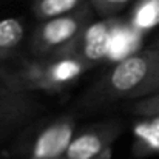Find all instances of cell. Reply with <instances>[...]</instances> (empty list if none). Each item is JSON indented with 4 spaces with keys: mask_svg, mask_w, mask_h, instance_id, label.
Segmentation results:
<instances>
[{
    "mask_svg": "<svg viewBox=\"0 0 159 159\" xmlns=\"http://www.w3.org/2000/svg\"><path fill=\"white\" fill-rule=\"evenodd\" d=\"M158 50H144L117 60L105 76L98 80L82 104L87 108H99L117 101H138L152 94L156 74Z\"/></svg>",
    "mask_w": 159,
    "mask_h": 159,
    "instance_id": "cell-1",
    "label": "cell"
},
{
    "mask_svg": "<svg viewBox=\"0 0 159 159\" xmlns=\"http://www.w3.org/2000/svg\"><path fill=\"white\" fill-rule=\"evenodd\" d=\"M90 68L77 53H63L25 60L16 70L0 68V79L6 90L14 93H60L79 80Z\"/></svg>",
    "mask_w": 159,
    "mask_h": 159,
    "instance_id": "cell-2",
    "label": "cell"
},
{
    "mask_svg": "<svg viewBox=\"0 0 159 159\" xmlns=\"http://www.w3.org/2000/svg\"><path fill=\"white\" fill-rule=\"evenodd\" d=\"M93 17L94 11L88 2L71 14L42 22L33 33L31 51L39 57L76 53L77 40Z\"/></svg>",
    "mask_w": 159,
    "mask_h": 159,
    "instance_id": "cell-3",
    "label": "cell"
},
{
    "mask_svg": "<svg viewBox=\"0 0 159 159\" xmlns=\"http://www.w3.org/2000/svg\"><path fill=\"white\" fill-rule=\"evenodd\" d=\"M74 136V119L71 116L57 117L37 134L28 159H62Z\"/></svg>",
    "mask_w": 159,
    "mask_h": 159,
    "instance_id": "cell-4",
    "label": "cell"
},
{
    "mask_svg": "<svg viewBox=\"0 0 159 159\" xmlns=\"http://www.w3.org/2000/svg\"><path fill=\"white\" fill-rule=\"evenodd\" d=\"M120 133V125L110 122L77 133L62 159H94L110 150Z\"/></svg>",
    "mask_w": 159,
    "mask_h": 159,
    "instance_id": "cell-5",
    "label": "cell"
},
{
    "mask_svg": "<svg viewBox=\"0 0 159 159\" xmlns=\"http://www.w3.org/2000/svg\"><path fill=\"white\" fill-rule=\"evenodd\" d=\"M116 25L117 22L114 19H101L98 22H91L79 37L76 53L90 66H94L108 56L113 47Z\"/></svg>",
    "mask_w": 159,
    "mask_h": 159,
    "instance_id": "cell-6",
    "label": "cell"
},
{
    "mask_svg": "<svg viewBox=\"0 0 159 159\" xmlns=\"http://www.w3.org/2000/svg\"><path fill=\"white\" fill-rule=\"evenodd\" d=\"M133 139L136 155H159V116L139 117V120L133 124Z\"/></svg>",
    "mask_w": 159,
    "mask_h": 159,
    "instance_id": "cell-7",
    "label": "cell"
},
{
    "mask_svg": "<svg viewBox=\"0 0 159 159\" xmlns=\"http://www.w3.org/2000/svg\"><path fill=\"white\" fill-rule=\"evenodd\" d=\"M159 25V0H138L131 9L128 26L136 34H144Z\"/></svg>",
    "mask_w": 159,
    "mask_h": 159,
    "instance_id": "cell-8",
    "label": "cell"
},
{
    "mask_svg": "<svg viewBox=\"0 0 159 159\" xmlns=\"http://www.w3.org/2000/svg\"><path fill=\"white\" fill-rule=\"evenodd\" d=\"M25 39V25L17 17L0 20V62L16 53Z\"/></svg>",
    "mask_w": 159,
    "mask_h": 159,
    "instance_id": "cell-9",
    "label": "cell"
},
{
    "mask_svg": "<svg viewBox=\"0 0 159 159\" xmlns=\"http://www.w3.org/2000/svg\"><path fill=\"white\" fill-rule=\"evenodd\" d=\"M90 0H33L31 9L42 22L71 14Z\"/></svg>",
    "mask_w": 159,
    "mask_h": 159,
    "instance_id": "cell-10",
    "label": "cell"
},
{
    "mask_svg": "<svg viewBox=\"0 0 159 159\" xmlns=\"http://www.w3.org/2000/svg\"><path fill=\"white\" fill-rule=\"evenodd\" d=\"M28 105L30 99H26L25 94L6 90V93L0 96V131L14 122L19 116L26 113Z\"/></svg>",
    "mask_w": 159,
    "mask_h": 159,
    "instance_id": "cell-11",
    "label": "cell"
},
{
    "mask_svg": "<svg viewBox=\"0 0 159 159\" xmlns=\"http://www.w3.org/2000/svg\"><path fill=\"white\" fill-rule=\"evenodd\" d=\"M133 0H90V5L101 19H114L117 12L127 8Z\"/></svg>",
    "mask_w": 159,
    "mask_h": 159,
    "instance_id": "cell-12",
    "label": "cell"
},
{
    "mask_svg": "<svg viewBox=\"0 0 159 159\" xmlns=\"http://www.w3.org/2000/svg\"><path fill=\"white\" fill-rule=\"evenodd\" d=\"M131 113L139 116V117H156V116H159V93L138 99L131 105Z\"/></svg>",
    "mask_w": 159,
    "mask_h": 159,
    "instance_id": "cell-13",
    "label": "cell"
},
{
    "mask_svg": "<svg viewBox=\"0 0 159 159\" xmlns=\"http://www.w3.org/2000/svg\"><path fill=\"white\" fill-rule=\"evenodd\" d=\"M156 50H158V63H156V74H155V79L152 84V94L159 93V48Z\"/></svg>",
    "mask_w": 159,
    "mask_h": 159,
    "instance_id": "cell-14",
    "label": "cell"
},
{
    "mask_svg": "<svg viewBox=\"0 0 159 159\" xmlns=\"http://www.w3.org/2000/svg\"><path fill=\"white\" fill-rule=\"evenodd\" d=\"M94 159H111V148L107 150L104 155H101V156H98V158H94Z\"/></svg>",
    "mask_w": 159,
    "mask_h": 159,
    "instance_id": "cell-15",
    "label": "cell"
}]
</instances>
